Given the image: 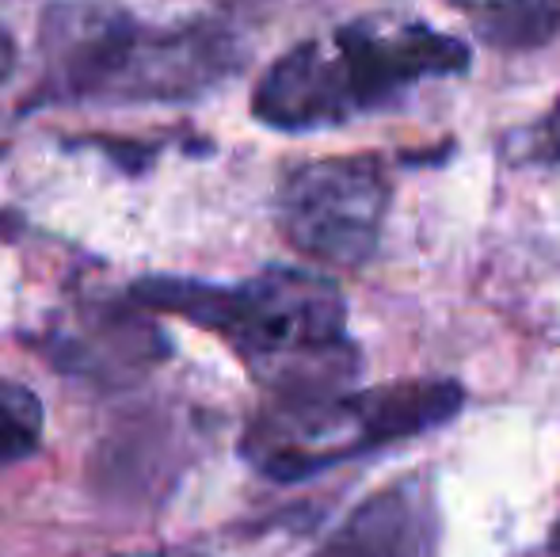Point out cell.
Returning a JSON list of instances; mask_svg holds the SVG:
<instances>
[{"instance_id":"obj_8","label":"cell","mask_w":560,"mask_h":557,"mask_svg":"<svg viewBox=\"0 0 560 557\" xmlns=\"http://www.w3.org/2000/svg\"><path fill=\"white\" fill-rule=\"evenodd\" d=\"M488 46L534 50L560 31V0H450Z\"/></svg>"},{"instance_id":"obj_10","label":"cell","mask_w":560,"mask_h":557,"mask_svg":"<svg viewBox=\"0 0 560 557\" xmlns=\"http://www.w3.org/2000/svg\"><path fill=\"white\" fill-rule=\"evenodd\" d=\"M530 156H534V161L560 164V100H557L553 112L546 115V123H541V127L534 130V138H530Z\"/></svg>"},{"instance_id":"obj_4","label":"cell","mask_w":560,"mask_h":557,"mask_svg":"<svg viewBox=\"0 0 560 557\" xmlns=\"http://www.w3.org/2000/svg\"><path fill=\"white\" fill-rule=\"evenodd\" d=\"M462 386L446 379L389 382L354 394L271 397L244 431L241 454L271 481H305L385 443L443 428L462 413Z\"/></svg>"},{"instance_id":"obj_6","label":"cell","mask_w":560,"mask_h":557,"mask_svg":"<svg viewBox=\"0 0 560 557\" xmlns=\"http://www.w3.org/2000/svg\"><path fill=\"white\" fill-rule=\"evenodd\" d=\"M439 543L443 515L435 477L416 469L351 508L310 557H439Z\"/></svg>"},{"instance_id":"obj_1","label":"cell","mask_w":560,"mask_h":557,"mask_svg":"<svg viewBox=\"0 0 560 557\" xmlns=\"http://www.w3.org/2000/svg\"><path fill=\"white\" fill-rule=\"evenodd\" d=\"M38 54L27 107L191 104L244 66V43L225 23H141L107 0H54Z\"/></svg>"},{"instance_id":"obj_2","label":"cell","mask_w":560,"mask_h":557,"mask_svg":"<svg viewBox=\"0 0 560 557\" xmlns=\"http://www.w3.org/2000/svg\"><path fill=\"white\" fill-rule=\"evenodd\" d=\"M130 298L222 336L271 397L332 394L359 371L343 294L313 271L267 268L244 282L149 276L133 282Z\"/></svg>"},{"instance_id":"obj_3","label":"cell","mask_w":560,"mask_h":557,"mask_svg":"<svg viewBox=\"0 0 560 557\" xmlns=\"http://www.w3.org/2000/svg\"><path fill=\"white\" fill-rule=\"evenodd\" d=\"M469 69V46L428 23H347L287 50L252 92V115L287 135L343 127L397 104L408 89Z\"/></svg>"},{"instance_id":"obj_13","label":"cell","mask_w":560,"mask_h":557,"mask_svg":"<svg viewBox=\"0 0 560 557\" xmlns=\"http://www.w3.org/2000/svg\"><path fill=\"white\" fill-rule=\"evenodd\" d=\"M549 550L560 557V520L553 523V535H549Z\"/></svg>"},{"instance_id":"obj_14","label":"cell","mask_w":560,"mask_h":557,"mask_svg":"<svg viewBox=\"0 0 560 557\" xmlns=\"http://www.w3.org/2000/svg\"><path fill=\"white\" fill-rule=\"evenodd\" d=\"M118 557H161V554H118Z\"/></svg>"},{"instance_id":"obj_5","label":"cell","mask_w":560,"mask_h":557,"mask_svg":"<svg viewBox=\"0 0 560 557\" xmlns=\"http://www.w3.org/2000/svg\"><path fill=\"white\" fill-rule=\"evenodd\" d=\"M393 184L377 156H325L282 176L275 214L298 253L359 268L377 253Z\"/></svg>"},{"instance_id":"obj_12","label":"cell","mask_w":560,"mask_h":557,"mask_svg":"<svg viewBox=\"0 0 560 557\" xmlns=\"http://www.w3.org/2000/svg\"><path fill=\"white\" fill-rule=\"evenodd\" d=\"M12 69H15V43H12V35L4 31V23H0V84L12 77Z\"/></svg>"},{"instance_id":"obj_9","label":"cell","mask_w":560,"mask_h":557,"mask_svg":"<svg viewBox=\"0 0 560 557\" xmlns=\"http://www.w3.org/2000/svg\"><path fill=\"white\" fill-rule=\"evenodd\" d=\"M43 402L20 382H0V469L38 451Z\"/></svg>"},{"instance_id":"obj_11","label":"cell","mask_w":560,"mask_h":557,"mask_svg":"<svg viewBox=\"0 0 560 557\" xmlns=\"http://www.w3.org/2000/svg\"><path fill=\"white\" fill-rule=\"evenodd\" d=\"M92 146H100L107 156H112L115 164H122V169H141V164H149L156 156V146H141V141H92Z\"/></svg>"},{"instance_id":"obj_7","label":"cell","mask_w":560,"mask_h":557,"mask_svg":"<svg viewBox=\"0 0 560 557\" xmlns=\"http://www.w3.org/2000/svg\"><path fill=\"white\" fill-rule=\"evenodd\" d=\"M35 344L58 371L100 382H126L168 359V336L153 321L115 305H84L66 325L35 336Z\"/></svg>"}]
</instances>
